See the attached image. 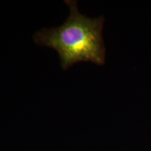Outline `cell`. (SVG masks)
Segmentation results:
<instances>
[{"mask_svg": "<svg viewBox=\"0 0 151 151\" xmlns=\"http://www.w3.org/2000/svg\"><path fill=\"white\" fill-rule=\"evenodd\" d=\"M65 2L70 14L62 25L43 29L34 35L37 44L56 50L61 67L67 70L81 62H92L99 65L105 62V46L102 38L104 19L90 18L81 14L76 1Z\"/></svg>", "mask_w": 151, "mask_h": 151, "instance_id": "1", "label": "cell"}]
</instances>
